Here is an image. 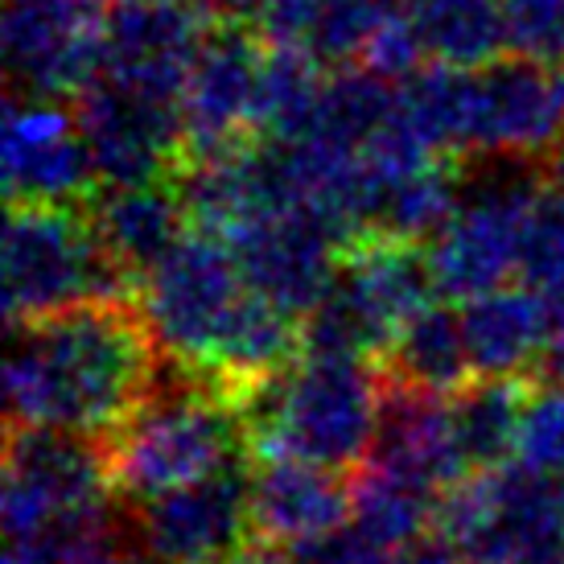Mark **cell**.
I'll return each instance as SVG.
<instances>
[{
    "label": "cell",
    "mask_w": 564,
    "mask_h": 564,
    "mask_svg": "<svg viewBox=\"0 0 564 564\" xmlns=\"http://www.w3.org/2000/svg\"><path fill=\"white\" fill-rule=\"evenodd\" d=\"M219 564H293V556L256 540V544H248L243 552H236V556H227V561H219Z\"/></svg>",
    "instance_id": "74e56055"
},
{
    "label": "cell",
    "mask_w": 564,
    "mask_h": 564,
    "mask_svg": "<svg viewBox=\"0 0 564 564\" xmlns=\"http://www.w3.org/2000/svg\"><path fill=\"white\" fill-rule=\"evenodd\" d=\"M408 17L424 58L437 66L486 70L499 63L502 50H511L502 0H412Z\"/></svg>",
    "instance_id": "d4e9b609"
},
{
    "label": "cell",
    "mask_w": 564,
    "mask_h": 564,
    "mask_svg": "<svg viewBox=\"0 0 564 564\" xmlns=\"http://www.w3.org/2000/svg\"><path fill=\"white\" fill-rule=\"evenodd\" d=\"M400 120L408 132L441 161L474 153L478 124V70L457 66H424L400 83Z\"/></svg>",
    "instance_id": "603a6c76"
},
{
    "label": "cell",
    "mask_w": 564,
    "mask_h": 564,
    "mask_svg": "<svg viewBox=\"0 0 564 564\" xmlns=\"http://www.w3.org/2000/svg\"><path fill=\"white\" fill-rule=\"evenodd\" d=\"M544 182H549L552 194L564 198V132H561V141L549 149V158H544Z\"/></svg>",
    "instance_id": "f35d334b"
},
{
    "label": "cell",
    "mask_w": 564,
    "mask_h": 564,
    "mask_svg": "<svg viewBox=\"0 0 564 564\" xmlns=\"http://www.w3.org/2000/svg\"><path fill=\"white\" fill-rule=\"evenodd\" d=\"M108 0H4V66L21 99H63L99 75Z\"/></svg>",
    "instance_id": "7c38bea8"
},
{
    "label": "cell",
    "mask_w": 564,
    "mask_h": 564,
    "mask_svg": "<svg viewBox=\"0 0 564 564\" xmlns=\"http://www.w3.org/2000/svg\"><path fill=\"white\" fill-rule=\"evenodd\" d=\"M322 70L326 66L305 46L264 50L260 95H256V137L260 141H297L310 128L322 91H326Z\"/></svg>",
    "instance_id": "4316f807"
},
{
    "label": "cell",
    "mask_w": 564,
    "mask_h": 564,
    "mask_svg": "<svg viewBox=\"0 0 564 564\" xmlns=\"http://www.w3.org/2000/svg\"><path fill=\"white\" fill-rule=\"evenodd\" d=\"M392 9V0H317L305 50L322 66H338V70L362 63L371 37L379 33L383 17Z\"/></svg>",
    "instance_id": "f1b7e54d"
},
{
    "label": "cell",
    "mask_w": 564,
    "mask_h": 564,
    "mask_svg": "<svg viewBox=\"0 0 564 564\" xmlns=\"http://www.w3.org/2000/svg\"><path fill=\"white\" fill-rule=\"evenodd\" d=\"M251 528L281 552L329 540L350 528V478L297 457H251Z\"/></svg>",
    "instance_id": "e0dca14e"
},
{
    "label": "cell",
    "mask_w": 564,
    "mask_h": 564,
    "mask_svg": "<svg viewBox=\"0 0 564 564\" xmlns=\"http://www.w3.org/2000/svg\"><path fill=\"white\" fill-rule=\"evenodd\" d=\"M516 462L552 482H564V388L535 383L528 392Z\"/></svg>",
    "instance_id": "4dcf8cb0"
},
{
    "label": "cell",
    "mask_w": 564,
    "mask_h": 564,
    "mask_svg": "<svg viewBox=\"0 0 564 564\" xmlns=\"http://www.w3.org/2000/svg\"><path fill=\"white\" fill-rule=\"evenodd\" d=\"M395 111H400V83H388L367 66H346L326 79L322 104L301 137L326 144L329 153L359 161L395 124Z\"/></svg>",
    "instance_id": "7402d4cb"
},
{
    "label": "cell",
    "mask_w": 564,
    "mask_h": 564,
    "mask_svg": "<svg viewBox=\"0 0 564 564\" xmlns=\"http://www.w3.org/2000/svg\"><path fill=\"white\" fill-rule=\"evenodd\" d=\"M519 276L549 305L564 301V198L552 189H544V198L535 203L532 219H528Z\"/></svg>",
    "instance_id": "f546056e"
},
{
    "label": "cell",
    "mask_w": 564,
    "mask_h": 564,
    "mask_svg": "<svg viewBox=\"0 0 564 564\" xmlns=\"http://www.w3.org/2000/svg\"><path fill=\"white\" fill-rule=\"evenodd\" d=\"M243 297H248V281L231 243L194 227L144 276L137 310L158 343L161 359L177 371L203 376Z\"/></svg>",
    "instance_id": "ba28073f"
},
{
    "label": "cell",
    "mask_w": 564,
    "mask_h": 564,
    "mask_svg": "<svg viewBox=\"0 0 564 564\" xmlns=\"http://www.w3.org/2000/svg\"><path fill=\"white\" fill-rule=\"evenodd\" d=\"M137 301L79 305L13 329L4 362L9 429H54L111 441L161 379Z\"/></svg>",
    "instance_id": "6da1fadb"
},
{
    "label": "cell",
    "mask_w": 564,
    "mask_h": 564,
    "mask_svg": "<svg viewBox=\"0 0 564 564\" xmlns=\"http://www.w3.org/2000/svg\"><path fill=\"white\" fill-rule=\"evenodd\" d=\"M544 189H549L544 165L516 158H495L474 177H466L457 210L424 243L441 297L466 305L482 293L507 289V281L519 276L523 231Z\"/></svg>",
    "instance_id": "5b68a950"
},
{
    "label": "cell",
    "mask_w": 564,
    "mask_h": 564,
    "mask_svg": "<svg viewBox=\"0 0 564 564\" xmlns=\"http://www.w3.org/2000/svg\"><path fill=\"white\" fill-rule=\"evenodd\" d=\"M392 564H466L462 556H457V549L445 540L441 532H433L429 540H421V544H412V549L395 552Z\"/></svg>",
    "instance_id": "8d00e7d4"
},
{
    "label": "cell",
    "mask_w": 564,
    "mask_h": 564,
    "mask_svg": "<svg viewBox=\"0 0 564 564\" xmlns=\"http://www.w3.org/2000/svg\"><path fill=\"white\" fill-rule=\"evenodd\" d=\"M383 371L367 359L301 355L284 376L239 400L251 457H297L334 474L359 470L379 429Z\"/></svg>",
    "instance_id": "7a4b0ae2"
},
{
    "label": "cell",
    "mask_w": 564,
    "mask_h": 564,
    "mask_svg": "<svg viewBox=\"0 0 564 564\" xmlns=\"http://www.w3.org/2000/svg\"><path fill=\"white\" fill-rule=\"evenodd\" d=\"M289 556H293V564H392V552L367 544L350 528H343V532L329 535V540H317L310 549L289 552Z\"/></svg>",
    "instance_id": "836d02e7"
},
{
    "label": "cell",
    "mask_w": 564,
    "mask_h": 564,
    "mask_svg": "<svg viewBox=\"0 0 564 564\" xmlns=\"http://www.w3.org/2000/svg\"><path fill=\"white\" fill-rule=\"evenodd\" d=\"M137 301L83 206H13L4 227V314L17 326L79 305Z\"/></svg>",
    "instance_id": "277c9868"
},
{
    "label": "cell",
    "mask_w": 564,
    "mask_h": 564,
    "mask_svg": "<svg viewBox=\"0 0 564 564\" xmlns=\"http://www.w3.org/2000/svg\"><path fill=\"white\" fill-rule=\"evenodd\" d=\"M137 540L149 564H219L256 544L251 457L137 507Z\"/></svg>",
    "instance_id": "4fadbf2b"
},
{
    "label": "cell",
    "mask_w": 564,
    "mask_h": 564,
    "mask_svg": "<svg viewBox=\"0 0 564 564\" xmlns=\"http://www.w3.org/2000/svg\"><path fill=\"white\" fill-rule=\"evenodd\" d=\"M437 532L466 564H564V486L519 462L470 474L441 499Z\"/></svg>",
    "instance_id": "52a82bcc"
},
{
    "label": "cell",
    "mask_w": 564,
    "mask_h": 564,
    "mask_svg": "<svg viewBox=\"0 0 564 564\" xmlns=\"http://www.w3.org/2000/svg\"><path fill=\"white\" fill-rule=\"evenodd\" d=\"M362 466L388 470L437 495H449L462 478H470L454 437L449 395L421 392V388H408L383 376L376 445Z\"/></svg>",
    "instance_id": "ac0fdd59"
},
{
    "label": "cell",
    "mask_w": 564,
    "mask_h": 564,
    "mask_svg": "<svg viewBox=\"0 0 564 564\" xmlns=\"http://www.w3.org/2000/svg\"><path fill=\"white\" fill-rule=\"evenodd\" d=\"M441 499L445 495L424 490L408 478L359 466L350 474V532L395 556L437 532Z\"/></svg>",
    "instance_id": "cb8c5ba5"
},
{
    "label": "cell",
    "mask_w": 564,
    "mask_h": 564,
    "mask_svg": "<svg viewBox=\"0 0 564 564\" xmlns=\"http://www.w3.org/2000/svg\"><path fill=\"white\" fill-rule=\"evenodd\" d=\"M248 457V424L239 404L210 379L189 371H177L170 383L161 371L137 416L108 441L116 499L132 507L215 478Z\"/></svg>",
    "instance_id": "3957f363"
},
{
    "label": "cell",
    "mask_w": 564,
    "mask_h": 564,
    "mask_svg": "<svg viewBox=\"0 0 564 564\" xmlns=\"http://www.w3.org/2000/svg\"><path fill=\"white\" fill-rule=\"evenodd\" d=\"M206 21L161 0H108L99 21V75L182 104L189 66L206 37Z\"/></svg>",
    "instance_id": "9a60e30c"
},
{
    "label": "cell",
    "mask_w": 564,
    "mask_h": 564,
    "mask_svg": "<svg viewBox=\"0 0 564 564\" xmlns=\"http://www.w3.org/2000/svg\"><path fill=\"white\" fill-rule=\"evenodd\" d=\"M528 392L519 379H470L457 395H449L454 437L470 474L511 466L519 449Z\"/></svg>",
    "instance_id": "484cf974"
},
{
    "label": "cell",
    "mask_w": 564,
    "mask_h": 564,
    "mask_svg": "<svg viewBox=\"0 0 564 564\" xmlns=\"http://www.w3.org/2000/svg\"><path fill=\"white\" fill-rule=\"evenodd\" d=\"M474 379H523L540 371L552 329V305L528 284L495 289L462 305Z\"/></svg>",
    "instance_id": "ffe728a7"
},
{
    "label": "cell",
    "mask_w": 564,
    "mask_h": 564,
    "mask_svg": "<svg viewBox=\"0 0 564 564\" xmlns=\"http://www.w3.org/2000/svg\"><path fill=\"white\" fill-rule=\"evenodd\" d=\"M437 284L421 243L400 239H359L338 264V276L314 314L301 322L310 355L343 359H383L395 334L412 314L433 301Z\"/></svg>",
    "instance_id": "8992f818"
},
{
    "label": "cell",
    "mask_w": 564,
    "mask_h": 564,
    "mask_svg": "<svg viewBox=\"0 0 564 564\" xmlns=\"http://www.w3.org/2000/svg\"><path fill=\"white\" fill-rule=\"evenodd\" d=\"M362 66L383 75L388 83H408L416 70H424V50L416 30H412L408 9H392V13L383 17V25H379V33L367 46Z\"/></svg>",
    "instance_id": "1f68e13d"
},
{
    "label": "cell",
    "mask_w": 564,
    "mask_h": 564,
    "mask_svg": "<svg viewBox=\"0 0 564 564\" xmlns=\"http://www.w3.org/2000/svg\"><path fill=\"white\" fill-rule=\"evenodd\" d=\"M264 42L243 25H210L203 50L189 66L182 91V137L186 161L219 158L256 137V95ZM182 161V165H186Z\"/></svg>",
    "instance_id": "5bb4252c"
},
{
    "label": "cell",
    "mask_w": 564,
    "mask_h": 564,
    "mask_svg": "<svg viewBox=\"0 0 564 564\" xmlns=\"http://www.w3.org/2000/svg\"><path fill=\"white\" fill-rule=\"evenodd\" d=\"M388 379L421 388L433 395H457L474 379L470 346L462 329V310L445 301H429L421 314H412L379 367Z\"/></svg>",
    "instance_id": "44dd1931"
},
{
    "label": "cell",
    "mask_w": 564,
    "mask_h": 564,
    "mask_svg": "<svg viewBox=\"0 0 564 564\" xmlns=\"http://www.w3.org/2000/svg\"><path fill=\"white\" fill-rule=\"evenodd\" d=\"M108 449L54 429H9L0 516L9 544L83 523L111 511Z\"/></svg>",
    "instance_id": "9c48e42d"
},
{
    "label": "cell",
    "mask_w": 564,
    "mask_h": 564,
    "mask_svg": "<svg viewBox=\"0 0 564 564\" xmlns=\"http://www.w3.org/2000/svg\"><path fill=\"white\" fill-rule=\"evenodd\" d=\"M161 4H173V9H186L206 25H239L251 17V4L256 0H161Z\"/></svg>",
    "instance_id": "e575fe53"
},
{
    "label": "cell",
    "mask_w": 564,
    "mask_h": 564,
    "mask_svg": "<svg viewBox=\"0 0 564 564\" xmlns=\"http://www.w3.org/2000/svg\"><path fill=\"white\" fill-rule=\"evenodd\" d=\"M75 124L104 189L161 186L186 161L182 104L124 83L95 79L75 95Z\"/></svg>",
    "instance_id": "30bf717a"
},
{
    "label": "cell",
    "mask_w": 564,
    "mask_h": 564,
    "mask_svg": "<svg viewBox=\"0 0 564 564\" xmlns=\"http://www.w3.org/2000/svg\"><path fill=\"white\" fill-rule=\"evenodd\" d=\"M4 564H149V556L141 552L137 528H128L111 507L95 519L9 544Z\"/></svg>",
    "instance_id": "83f0119b"
},
{
    "label": "cell",
    "mask_w": 564,
    "mask_h": 564,
    "mask_svg": "<svg viewBox=\"0 0 564 564\" xmlns=\"http://www.w3.org/2000/svg\"><path fill=\"white\" fill-rule=\"evenodd\" d=\"M91 227L104 251L120 264L128 281L141 293L144 276L170 256L182 239L194 231L189 215L173 186H124L104 189L99 198L87 203Z\"/></svg>",
    "instance_id": "d6986e66"
},
{
    "label": "cell",
    "mask_w": 564,
    "mask_h": 564,
    "mask_svg": "<svg viewBox=\"0 0 564 564\" xmlns=\"http://www.w3.org/2000/svg\"><path fill=\"white\" fill-rule=\"evenodd\" d=\"M317 0H256L251 4V33L272 46H305L314 25Z\"/></svg>",
    "instance_id": "d6a6232c"
},
{
    "label": "cell",
    "mask_w": 564,
    "mask_h": 564,
    "mask_svg": "<svg viewBox=\"0 0 564 564\" xmlns=\"http://www.w3.org/2000/svg\"><path fill=\"white\" fill-rule=\"evenodd\" d=\"M540 383L564 388V301L552 305V329L549 346H544V359H540Z\"/></svg>",
    "instance_id": "d590c367"
},
{
    "label": "cell",
    "mask_w": 564,
    "mask_h": 564,
    "mask_svg": "<svg viewBox=\"0 0 564 564\" xmlns=\"http://www.w3.org/2000/svg\"><path fill=\"white\" fill-rule=\"evenodd\" d=\"M561 486H564V482H561Z\"/></svg>",
    "instance_id": "ab89813d"
},
{
    "label": "cell",
    "mask_w": 564,
    "mask_h": 564,
    "mask_svg": "<svg viewBox=\"0 0 564 564\" xmlns=\"http://www.w3.org/2000/svg\"><path fill=\"white\" fill-rule=\"evenodd\" d=\"M251 293L281 305L297 322L314 314L326 289L338 276L346 256V236L317 206H284L243 223L227 236Z\"/></svg>",
    "instance_id": "8fae6325"
},
{
    "label": "cell",
    "mask_w": 564,
    "mask_h": 564,
    "mask_svg": "<svg viewBox=\"0 0 564 564\" xmlns=\"http://www.w3.org/2000/svg\"><path fill=\"white\" fill-rule=\"evenodd\" d=\"M4 189L13 206H83L95 186L75 116L50 99H9L4 111Z\"/></svg>",
    "instance_id": "2e32d148"
}]
</instances>
